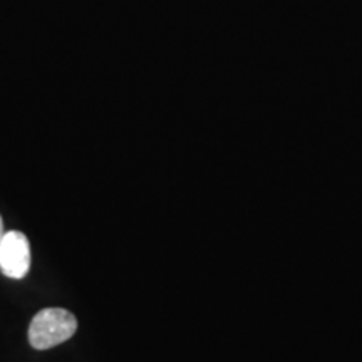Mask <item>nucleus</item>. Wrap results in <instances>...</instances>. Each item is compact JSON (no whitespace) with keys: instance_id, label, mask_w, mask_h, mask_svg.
Here are the masks:
<instances>
[{"instance_id":"f257e3e1","label":"nucleus","mask_w":362,"mask_h":362,"mask_svg":"<svg viewBox=\"0 0 362 362\" xmlns=\"http://www.w3.org/2000/svg\"><path fill=\"white\" fill-rule=\"evenodd\" d=\"M78 330V319L66 309H42L29 325V342L34 349L45 351L69 341Z\"/></svg>"},{"instance_id":"f03ea898","label":"nucleus","mask_w":362,"mask_h":362,"mask_svg":"<svg viewBox=\"0 0 362 362\" xmlns=\"http://www.w3.org/2000/svg\"><path fill=\"white\" fill-rule=\"evenodd\" d=\"M30 269L29 238L22 232L12 230L0 240V270L11 279L25 277Z\"/></svg>"},{"instance_id":"7ed1b4c3","label":"nucleus","mask_w":362,"mask_h":362,"mask_svg":"<svg viewBox=\"0 0 362 362\" xmlns=\"http://www.w3.org/2000/svg\"><path fill=\"white\" fill-rule=\"evenodd\" d=\"M4 223H2V218H0V240H2V237H4Z\"/></svg>"}]
</instances>
